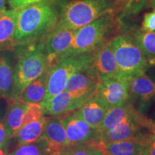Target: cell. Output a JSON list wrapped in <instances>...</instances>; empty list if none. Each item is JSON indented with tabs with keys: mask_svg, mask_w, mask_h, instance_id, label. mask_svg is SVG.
<instances>
[{
	"mask_svg": "<svg viewBox=\"0 0 155 155\" xmlns=\"http://www.w3.org/2000/svg\"><path fill=\"white\" fill-rule=\"evenodd\" d=\"M95 143L68 146L58 155H91Z\"/></svg>",
	"mask_w": 155,
	"mask_h": 155,
	"instance_id": "cell-27",
	"label": "cell"
},
{
	"mask_svg": "<svg viewBox=\"0 0 155 155\" xmlns=\"http://www.w3.org/2000/svg\"><path fill=\"white\" fill-rule=\"evenodd\" d=\"M141 30L149 32L155 31V9L144 15L141 23Z\"/></svg>",
	"mask_w": 155,
	"mask_h": 155,
	"instance_id": "cell-30",
	"label": "cell"
},
{
	"mask_svg": "<svg viewBox=\"0 0 155 155\" xmlns=\"http://www.w3.org/2000/svg\"><path fill=\"white\" fill-rule=\"evenodd\" d=\"M6 0H0V16L6 11Z\"/></svg>",
	"mask_w": 155,
	"mask_h": 155,
	"instance_id": "cell-35",
	"label": "cell"
},
{
	"mask_svg": "<svg viewBox=\"0 0 155 155\" xmlns=\"http://www.w3.org/2000/svg\"><path fill=\"white\" fill-rule=\"evenodd\" d=\"M109 107L105 101L95 94L76 111L78 116L94 129H99Z\"/></svg>",
	"mask_w": 155,
	"mask_h": 155,
	"instance_id": "cell-13",
	"label": "cell"
},
{
	"mask_svg": "<svg viewBox=\"0 0 155 155\" xmlns=\"http://www.w3.org/2000/svg\"><path fill=\"white\" fill-rule=\"evenodd\" d=\"M145 131L155 134V123L135 109L111 129L101 132L98 142L108 143L131 139Z\"/></svg>",
	"mask_w": 155,
	"mask_h": 155,
	"instance_id": "cell-7",
	"label": "cell"
},
{
	"mask_svg": "<svg viewBox=\"0 0 155 155\" xmlns=\"http://www.w3.org/2000/svg\"><path fill=\"white\" fill-rule=\"evenodd\" d=\"M42 1L45 0H8V3L12 9H21Z\"/></svg>",
	"mask_w": 155,
	"mask_h": 155,
	"instance_id": "cell-31",
	"label": "cell"
},
{
	"mask_svg": "<svg viewBox=\"0 0 155 155\" xmlns=\"http://www.w3.org/2000/svg\"><path fill=\"white\" fill-rule=\"evenodd\" d=\"M101 83L99 75L93 65L90 68L71 75L64 91L75 97L88 99L95 94Z\"/></svg>",
	"mask_w": 155,
	"mask_h": 155,
	"instance_id": "cell-10",
	"label": "cell"
},
{
	"mask_svg": "<svg viewBox=\"0 0 155 155\" xmlns=\"http://www.w3.org/2000/svg\"><path fill=\"white\" fill-rule=\"evenodd\" d=\"M119 77L129 79L133 75L146 72L150 66L147 58L129 35H117L110 40Z\"/></svg>",
	"mask_w": 155,
	"mask_h": 155,
	"instance_id": "cell-5",
	"label": "cell"
},
{
	"mask_svg": "<svg viewBox=\"0 0 155 155\" xmlns=\"http://www.w3.org/2000/svg\"><path fill=\"white\" fill-rule=\"evenodd\" d=\"M148 4L150 5L151 7H152V8H154V9H155V0H149Z\"/></svg>",
	"mask_w": 155,
	"mask_h": 155,
	"instance_id": "cell-36",
	"label": "cell"
},
{
	"mask_svg": "<svg viewBox=\"0 0 155 155\" xmlns=\"http://www.w3.org/2000/svg\"><path fill=\"white\" fill-rule=\"evenodd\" d=\"M0 155H7V154H6L5 151H3L2 149H0Z\"/></svg>",
	"mask_w": 155,
	"mask_h": 155,
	"instance_id": "cell-37",
	"label": "cell"
},
{
	"mask_svg": "<svg viewBox=\"0 0 155 155\" xmlns=\"http://www.w3.org/2000/svg\"><path fill=\"white\" fill-rule=\"evenodd\" d=\"M45 120L46 117L43 116L38 121L22 126L13 137L17 139L18 146L38 141L43 132Z\"/></svg>",
	"mask_w": 155,
	"mask_h": 155,
	"instance_id": "cell-22",
	"label": "cell"
},
{
	"mask_svg": "<svg viewBox=\"0 0 155 155\" xmlns=\"http://www.w3.org/2000/svg\"><path fill=\"white\" fill-rule=\"evenodd\" d=\"M75 30L54 28L47 36L45 42L41 46L47 58L48 69L65 57L71 47Z\"/></svg>",
	"mask_w": 155,
	"mask_h": 155,
	"instance_id": "cell-9",
	"label": "cell"
},
{
	"mask_svg": "<svg viewBox=\"0 0 155 155\" xmlns=\"http://www.w3.org/2000/svg\"><path fill=\"white\" fill-rule=\"evenodd\" d=\"M44 114H45V111L42 104H28V108L23 119L22 126L38 121L43 117Z\"/></svg>",
	"mask_w": 155,
	"mask_h": 155,
	"instance_id": "cell-26",
	"label": "cell"
},
{
	"mask_svg": "<svg viewBox=\"0 0 155 155\" xmlns=\"http://www.w3.org/2000/svg\"><path fill=\"white\" fill-rule=\"evenodd\" d=\"M114 12L109 0H64L55 28L75 30Z\"/></svg>",
	"mask_w": 155,
	"mask_h": 155,
	"instance_id": "cell-2",
	"label": "cell"
},
{
	"mask_svg": "<svg viewBox=\"0 0 155 155\" xmlns=\"http://www.w3.org/2000/svg\"><path fill=\"white\" fill-rule=\"evenodd\" d=\"M135 109L134 106L130 101H128L122 105L110 108L98 129L101 132L108 130L131 114Z\"/></svg>",
	"mask_w": 155,
	"mask_h": 155,
	"instance_id": "cell-24",
	"label": "cell"
},
{
	"mask_svg": "<svg viewBox=\"0 0 155 155\" xmlns=\"http://www.w3.org/2000/svg\"><path fill=\"white\" fill-rule=\"evenodd\" d=\"M8 103V109L6 113L3 124L9 138H13L22 127L23 119L28 108V104L21 102L18 98L9 101Z\"/></svg>",
	"mask_w": 155,
	"mask_h": 155,
	"instance_id": "cell-19",
	"label": "cell"
},
{
	"mask_svg": "<svg viewBox=\"0 0 155 155\" xmlns=\"http://www.w3.org/2000/svg\"><path fill=\"white\" fill-rule=\"evenodd\" d=\"M47 79L48 70L25 87L17 98L26 104H41L45 96Z\"/></svg>",
	"mask_w": 155,
	"mask_h": 155,
	"instance_id": "cell-20",
	"label": "cell"
},
{
	"mask_svg": "<svg viewBox=\"0 0 155 155\" xmlns=\"http://www.w3.org/2000/svg\"><path fill=\"white\" fill-rule=\"evenodd\" d=\"M91 155H104V154L99 150V149L98 148V147L96 146V144L95 143L94 149H93V150L91 152Z\"/></svg>",
	"mask_w": 155,
	"mask_h": 155,
	"instance_id": "cell-34",
	"label": "cell"
},
{
	"mask_svg": "<svg viewBox=\"0 0 155 155\" xmlns=\"http://www.w3.org/2000/svg\"><path fill=\"white\" fill-rule=\"evenodd\" d=\"M129 90L131 98L146 104L155 97V82L145 73H139L129 78Z\"/></svg>",
	"mask_w": 155,
	"mask_h": 155,
	"instance_id": "cell-17",
	"label": "cell"
},
{
	"mask_svg": "<svg viewBox=\"0 0 155 155\" xmlns=\"http://www.w3.org/2000/svg\"><path fill=\"white\" fill-rule=\"evenodd\" d=\"M60 118L66 134L68 146L99 141L101 131L89 126L78 116L76 111L69 112Z\"/></svg>",
	"mask_w": 155,
	"mask_h": 155,
	"instance_id": "cell-8",
	"label": "cell"
},
{
	"mask_svg": "<svg viewBox=\"0 0 155 155\" xmlns=\"http://www.w3.org/2000/svg\"><path fill=\"white\" fill-rule=\"evenodd\" d=\"M96 94L100 96L109 108L122 105L131 98L129 90V79L117 77L100 83Z\"/></svg>",
	"mask_w": 155,
	"mask_h": 155,
	"instance_id": "cell-11",
	"label": "cell"
},
{
	"mask_svg": "<svg viewBox=\"0 0 155 155\" xmlns=\"http://www.w3.org/2000/svg\"><path fill=\"white\" fill-rule=\"evenodd\" d=\"M20 9L5 11L0 16V51L9 49L15 45L13 36Z\"/></svg>",
	"mask_w": 155,
	"mask_h": 155,
	"instance_id": "cell-18",
	"label": "cell"
},
{
	"mask_svg": "<svg viewBox=\"0 0 155 155\" xmlns=\"http://www.w3.org/2000/svg\"><path fill=\"white\" fill-rule=\"evenodd\" d=\"M48 70L47 58L42 46L29 50L19 59L13 72L14 91L16 98L31 82Z\"/></svg>",
	"mask_w": 155,
	"mask_h": 155,
	"instance_id": "cell-6",
	"label": "cell"
},
{
	"mask_svg": "<svg viewBox=\"0 0 155 155\" xmlns=\"http://www.w3.org/2000/svg\"><path fill=\"white\" fill-rule=\"evenodd\" d=\"M141 155H155V134L150 131L144 134Z\"/></svg>",
	"mask_w": 155,
	"mask_h": 155,
	"instance_id": "cell-28",
	"label": "cell"
},
{
	"mask_svg": "<svg viewBox=\"0 0 155 155\" xmlns=\"http://www.w3.org/2000/svg\"><path fill=\"white\" fill-rule=\"evenodd\" d=\"M87 100L86 98L75 97L63 91L42 104V106L45 113L55 117H61L69 112L76 111Z\"/></svg>",
	"mask_w": 155,
	"mask_h": 155,
	"instance_id": "cell-15",
	"label": "cell"
},
{
	"mask_svg": "<svg viewBox=\"0 0 155 155\" xmlns=\"http://www.w3.org/2000/svg\"><path fill=\"white\" fill-rule=\"evenodd\" d=\"M58 17L59 12L49 0L21 9L13 36L15 44L49 34L57 25Z\"/></svg>",
	"mask_w": 155,
	"mask_h": 155,
	"instance_id": "cell-1",
	"label": "cell"
},
{
	"mask_svg": "<svg viewBox=\"0 0 155 155\" xmlns=\"http://www.w3.org/2000/svg\"><path fill=\"white\" fill-rule=\"evenodd\" d=\"M10 139L2 122H0V149L6 146L7 141Z\"/></svg>",
	"mask_w": 155,
	"mask_h": 155,
	"instance_id": "cell-32",
	"label": "cell"
},
{
	"mask_svg": "<svg viewBox=\"0 0 155 155\" xmlns=\"http://www.w3.org/2000/svg\"><path fill=\"white\" fill-rule=\"evenodd\" d=\"M9 155H52L48 150L45 141L39 139L32 144L18 146Z\"/></svg>",
	"mask_w": 155,
	"mask_h": 155,
	"instance_id": "cell-25",
	"label": "cell"
},
{
	"mask_svg": "<svg viewBox=\"0 0 155 155\" xmlns=\"http://www.w3.org/2000/svg\"><path fill=\"white\" fill-rule=\"evenodd\" d=\"M95 53L96 52L67 56L60 60L54 66L48 69L47 89L41 104L63 92L71 75L91 68L94 65Z\"/></svg>",
	"mask_w": 155,
	"mask_h": 155,
	"instance_id": "cell-4",
	"label": "cell"
},
{
	"mask_svg": "<svg viewBox=\"0 0 155 155\" xmlns=\"http://www.w3.org/2000/svg\"><path fill=\"white\" fill-rule=\"evenodd\" d=\"M149 0H129L124 12L127 15H137L144 8Z\"/></svg>",
	"mask_w": 155,
	"mask_h": 155,
	"instance_id": "cell-29",
	"label": "cell"
},
{
	"mask_svg": "<svg viewBox=\"0 0 155 155\" xmlns=\"http://www.w3.org/2000/svg\"><path fill=\"white\" fill-rule=\"evenodd\" d=\"M13 68L10 59L7 55L0 54V97L7 102L15 99Z\"/></svg>",
	"mask_w": 155,
	"mask_h": 155,
	"instance_id": "cell-21",
	"label": "cell"
},
{
	"mask_svg": "<svg viewBox=\"0 0 155 155\" xmlns=\"http://www.w3.org/2000/svg\"><path fill=\"white\" fill-rule=\"evenodd\" d=\"M109 1L113 5L115 12L119 10L123 11L129 2V0H109Z\"/></svg>",
	"mask_w": 155,
	"mask_h": 155,
	"instance_id": "cell-33",
	"label": "cell"
},
{
	"mask_svg": "<svg viewBox=\"0 0 155 155\" xmlns=\"http://www.w3.org/2000/svg\"><path fill=\"white\" fill-rule=\"evenodd\" d=\"M40 139L44 140L52 155H58L67 147L65 129L60 117H46L44 130Z\"/></svg>",
	"mask_w": 155,
	"mask_h": 155,
	"instance_id": "cell-12",
	"label": "cell"
},
{
	"mask_svg": "<svg viewBox=\"0 0 155 155\" xmlns=\"http://www.w3.org/2000/svg\"><path fill=\"white\" fill-rule=\"evenodd\" d=\"M147 58L150 66L155 65V32L137 30L129 35Z\"/></svg>",
	"mask_w": 155,
	"mask_h": 155,
	"instance_id": "cell-23",
	"label": "cell"
},
{
	"mask_svg": "<svg viewBox=\"0 0 155 155\" xmlns=\"http://www.w3.org/2000/svg\"><path fill=\"white\" fill-rule=\"evenodd\" d=\"M119 24V20L114 12L104 15L78 29L65 57L96 52L103 45L113 38L111 37L117 32Z\"/></svg>",
	"mask_w": 155,
	"mask_h": 155,
	"instance_id": "cell-3",
	"label": "cell"
},
{
	"mask_svg": "<svg viewBox=\"0 0 155 155\" xmlns=\"http://www.w3.org/2000/svg\"><path fill=\"white\" fill-rule=\"evenodd\" d=\"M145 132L131 139L108 143L97 142L96 144L104 155H141L142 138Z\"/></svg>",
	"mask_w": 155,
	"mask_h": 155,
	"instance_id": "cell-16",
	"label": "cell"
},
{
	"mask_svg": "<svg viewBox=\"0 0 155 155\" xmlns=\"http://www.w3.org/2000/svg\"><path fill=\"white\" fill-rule=\"evenodd\" d=\"M110 40L103 45L95 53L94 66L101 82L119 77V68Z\"/></svg>",
	"mask_w": 155,
	"mask_h": 155,
	"instance_id": "cell-14",
	"label": "cell"
}]
</instances>
